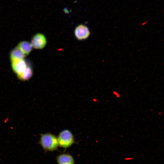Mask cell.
<instances>
[{"label": "cell", "mask_w": 164, "mask_h": 164, "mask_svg": "<svg viewBox=\"0 0 164 164\" xmlns=\"http://www.w3.org/2000/svg\"><path fill=\"white\" fill-rule=\"evenodd\" d=\"M25 56L29 54L32 50V46L31 43L27 41L20 42L17 46Z\"/></svg>", "instance_id": "cell-7"}, {"label": "cell", "mask_w": 164, "mask_h": 164, "mask_svg": "<svg viewBox=\"0 0 164 164\" xmlns=\"http://www.w3.org/2000/svg\"><path fill=\"white\" fill-rule=\"evenodd\" d=\"M56 162L58 164H74V160L73 156L67 153H62L57 156Z\"/></svg>", "instance_id": "cell-6"}, {"label": "cell", "mask_w": 164, "mask_h": 164, "mask_svg": "<svg viewBox=\"0 0 164 164\" xmlns=\"http://www.w3.org/2000/svg\"><path fill=\"white\" fill-rule=\"evenodd\" d=\"M31 43L32 47L35 49H43L45 47L47 43L46 37L43 33H37L33 36Z\"/></svg>", "instance_id": "cell-4"}, {"label": "cell", "mask_w": 164, "mask_h": 164, "mask_svg": "<svg viewBox=\"0 0 164 164\" xmlns=\"http://www.w3.org/2000/svg\"><path fill=\"white\" fill-rule=\"evenodd\" d=\"M25 56L24 54L17 47L11 51L10 55L11 61L24 59Z\"/></svg>", "instance_id": "cell-9"}, {"label": "cell", "mask_w": 164, "mask_h": 164, "mask_svg": "<svg viewBox=\"0 0 164 164\" xmlns=\"http://www.w3.org/2000/svg\"><path fill=\"white\" fill-rule=\"evenodd\" d=\"M90 35L89 28L83 24L77 25L74 30V35L79 40H83L88 38Z\"/></svg>", "instance_id": "cell-3"}, {"label": "cell", "mask_w": 164, "mask_h": 164, "mask_svg": "<svg viewBox=\"0 0 164 164\" xmlns=\"http://www.w3.org/2000/svg\"><path fill=\"white\" fill-rule=\"evenodd\" d=\"M11 62L12 68L17 75L22 73L28 65L24 59Z\"/></svg>", "instance_id": "cell-5"}, {"label": "cell", "mask_w": 164, "mask_h": 164, "mask_svg": "<svg viewBox=\"0 0 164 164\" xmlns=\"http://www.w3.org/2000/svg\"><path fill=\"white\" fill-rule=\"evenodd\" d=\"M57 137L59 146L65 149L70 147L75 142L73 135L68 129L61 131Z\"/></svg>", "instance_id": "cell-2"}, {"label": "cell", "mask_w": 164, "mask_h": 164, "mask_svg": "<svg viewBox=\"0 0 164 164\" xmlns=\"http://www.w3.org/2000/svg\"><path fill=\"white\" fill-rule=\"evenodd\" d=\"M38 143L40 144L45 152H53L57 150L59 145L57 137L50 133L40 134Z\"/></svg>", "instance_id": "cell-1"}, {"label": "cell", "mask_w": 164, "mask_h": 164, "mask_svg": "<svg viewBox=\"0 0 164 164\" xmlns=\"http://www.w3.org/2000/svg\"><path fill=\"white\" fill-rule=\"evenodd\" d=\"M33 75V70L31 67L27 65L25 70L21 73L17 75L18 78L20 80L25 81L29 80Z\"/></svg>", "instance_id": "cell-8"}]
</instances>
